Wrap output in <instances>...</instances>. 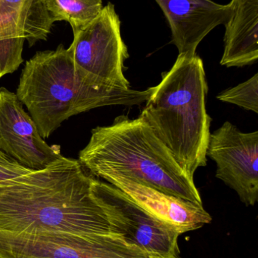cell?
I'll use <instances>...</instances> for the list:
<instances>
[{
    "mask_svg": "<svg viewBox=\"0 0 258 258\" xmlns=\"http://www.w3.org/2000/svg\"><path fill=\"white\" fill-rule=\"evenodd\" d=\"M94 179L78 160L63 156L44 169L0 182V230L115 234L94 197Z\"/></svg>",
    "mask_w": 258,
    "mask_h": 258,
    "instance_id": "6da1fadb",
    "label": "cell"
},
{
    "mask_svg": "<svg viewBox=\"0 0 258 258\" xmlns=\"http://www.w3.org/2000/svg\"><path fill=\"white\" fill-rule=\"evenodd\" d=\"M78 161L94 177L116 173L203 206L194 179L182 170L140 116L130 119L122 115L115 118L112 125L92 129L89 143L79 153Z\"/></svg>",
    "mask_w": 258,
    "mask_h": 258,
    "instance_id": "7a4b0ae2",
    "label": "cell"
},
{
    "mask_svg": "<svg viewBox=\"0 0 258 258\" xmlns=\"http://www.w3.org/2000/svg\"><path fill=\"white\" fill-rule=\"evenodd\" d=\"M208 91L201 57L179 54L174 66L152 87L139 115L192 179L198 168L207 165L212 122L206 110Z\"/></svg>",
    "mask_w": 258,
    "mask_h": 258,
    "instance_id": "3957f363",
    "label": "cell"
},
{
    "mask_svg": "<svg viewBox=\"0 0 258 258\" xmlns=\"http://www.w3.org/2000/svg\"><path fill=\"white\" fill-rule=\"evenodd\" d=\"M151 91L92 87L79 75L69 51L61 44L54 51H38L26 62L15 94L45 139L71 116L106 106L140 105Z\"/></svg>",
    "mask_w": 258,
    "mask_h": 258,
    "instance_id": "277c9868",
    "label": "cell"
},
{
    "mask_svg": "<svg viewBox=\"0 0 258 258\" xmlns=\"http://www.w3.org/2000/svg\"><path fill=\"white\" fill-rule=\"evenodd\" d=\"M68 49L76 71L92 87L130 89L124 74L128 49L121 37V21L112 3L104 6L86 27L74 32Z\"/></svg>",
    "mask_w": 258,
    "mask_h": 258,
    "instance_id": "5b68a950",
    "label": "cell"
},
{
    "mask_svg": "<svg viewBox=\"0 0 258 258\" xmlns=\"http://www.w3.org/2000/svg\"><path fill=\"white\" fill-rule=\"evenodd\" d=\"M0 258H156L118 234L16 233L0 230Z\"/></svg>",
    "mask_w": 258,
    "mask_h": 258,
    "instance_id": "8992f818",
    "label": "cell"
},
{
    "mask_svg": "<svg viewBox=\"0 0 258 258\" xmlns=\"http://www.w3.org/2000/svg\"><path fill=\"white\" fill-rule=\"evenodd\" d=\"M94 197L115 234L156 258H180V233L141 208L122 190L94 179Z\"/></svg>",
    "mask_w": 258,
    "mask_h": 258,
    "instance_id": "52a82bcc",
    "label": "cell"
},
{
    "mask_svg": "<svg viewBox=\"0 0 258 258\" xmlns=\"http://www.w3.org/2000/svg\"><path fill=\"white\" fill-rule=\"evenodd\" d=\"M207 157L216 163V177L236 191L246 206L258 200V132H240L225 122L211 133Z\"/></svg>",
    "mask_w": 258,
    "mask_h": 258,
    "instance_id": "ba28073f",
    "label": "cell"
},
{
    "mask_svg": "<svg viewBox=\"0 0 258 258\" xmlns=\"http://www.w3.org/2000/svg\"><path fill=\"white\" fill-rule=\"evenodd\" d=\"M0 150L20 165L42 170L63 157L60 148L41 137L16 94L0 88Z\"/></svg>",
    "mask_w": 258,
    "mask_h": 258,
    "instance_id": "9c48e42d",
    "label": "cell"
},
{
    "mask_svg": "<svg viewBox=\"0 0 258 258\" xmlns=\"http://www.w3.org/2000/svg\"><path fill=\"white\" fill-rule=\"evenodd\" d=\"M53 23L43 0H0V79L24 62L25 39L45 40Z\"/></svg>",
    "mask_w": 258,
    "mask_h": 258,
    "instance_id": "30bf717a",
    "label": "cell"
},
{
    "mask_svg": "<svg viewBox=\"0 0 258 258\" xmlns=\"http://www.w3.org/2000/svg\"><path fill=\"white\" fill-rule=\"evenodd\" d=\"M100 177L122 190L141 208L178 230L180 234L212 222V216L203 206L168 195L116 173H108Z\"/></svg>",
    "mask_w": 258,
    "mask_h": 258,
    "instance_id": "8fae6325",
    "label": "cell"
},
{
    "mask_svg": "<svg viewBox=\"0 0 258 258\" xmlns=\"http://www.w3.org/2000/svg\"><path fill=\"white\" fill-rule=\"evenodd\" d=\"M163 11L179 54L194 55L202 39L215 27L225 24L230 4L213 0H156Z\"/></svg>",
    "mask_w": 258,
    "mask_h": 258,
    "instance_id": "7c38bea8",
    "label": "cell"
},
{
    "mask_svg": "<svg viewBox=\"0 0 258 258\" xmlns=\"http://www.w3.org/2000/svg\"><path fill=\"white\" fill-rule=\"evenodd\" d=\"M230 6L221 64L227 68L253 64L258 59V0H232Z\"/></svg>",
    "mask_w": 258,
    "mask_h": 258,
    "instance_id": "4fadbf2b",
    "label": "cell"
},
{
    "mask_svg": "<svg viewBox=\"0 0 258 258\" xmlns=\"http://www.w3.org/2000/svg\"><path fill=\"white\" fill-rule=\"evenodd\" d=\"M54 22L65 21L73 33L93 21L102 10L103 0H43Z\"/></svg>",
    "mask_w": 258,
    "mask_h": 258,
    "instance_id": "5bb4252c",
    "label": "cell"
},
{
    "mask_svg": "<svg viewBox=\"0 0 258 258\" xmlns=\"http://www.w3.org/2000/svg\"><path fill=\"white\" fill-rule=\"evenodd\" d=\"M217 98L248 111L258 113V74L235 87L221 92Z\"/></svg>",
    "mask_w": 258,
    "mask_h": 258,
    "instance_id": "9a60e30c",
    "label": "cell"
},
{
    "mask_svg": "<svg viewBox=\"0 0 258 258\" xmlns=\"http://www.w3.org/2000/svg\"><path fill=\"white\" fill-rule=\"evenodd\" d=\"M31 169L25 168L19 163L1 165L0 164V182L6 181L11 178L23 175L30 172Z\"/></svg>",
    "mask_w": 258,
    "mask_h": 258,
    "instance_id": "2e32d148",
    "label": "cell"
},
{
    "mask_svg": "<svg viewBox=\"0 0 258 258\" xmlns=\"http://www.w3.org/2000/svg\"><path fill=\"white\" fill-rule=\"evenodd\" d=\"M16 161L5 154L0 150V164L1 165H9V164L16 163Z\"/></svg>",
    "mask_w": 258,
    "mask_h": 258,
    "instance_id": "e0dca14e",
    "label": "cell"
}]
</instances>
